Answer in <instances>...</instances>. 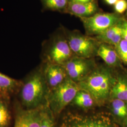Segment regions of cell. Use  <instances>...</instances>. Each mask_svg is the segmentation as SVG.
<instances>
[{"mask_svg":"<svg viewBox=\"0 0 127 127\" xmlns=\"http://www.w3.org/2000/svg\"><path fill=\"white\" fill-rule=\"evenodd\" d=\"M123 124H124V127H127V118L125 119V120L124 121V123H123Z\"/></svg>","mask_w":127,"mask_h":127,"instance_id":"26","label":"cell"},{"mask_svg":"<svg viewBox=\"0 0 127 127\" xmlns=\"http://www.w3.org/2000/svg\"><path fill=\"white\" fill-rule=\"evenodd\" d=\"M80 90L77 83L66 77L59 86L52 90L47 96L49 108L52 113L55 115L60 114L73 101Z\"/></svg>","mask_w":127,"mask_h":127,"instance_id":"4","label":"cell"},{"mask_svg":"<svg viewBox=\"0 0 127 127\" xmlns=\"http://www.w3.org/2000/svg\"><path fill=\"white\" fill-rule=\"evenodd\" d=\"M43 107L22 109L17 114L14 127H41Z\"/></svg>","mask_w":127,"mask_h":127,"instance_id":"9","label":"cell"},{"mask_svg":"<svg viewBox=\"0 0 127 127\" xmlns=\"http://www.w3.org/2000/svg\"><path fill=\"white\" fill-rule=\"evenodd\" d=\"M95 101L90 93L82 90L77 92L73 101L74 104L83 109L91 108L94 105Z\"/></svg>","mask_w":127,"mask_h":127,"instance_id":"16","label":"cell"},{"mask_svg":"<svg viewBox=\"0 0 127 127\" xmlns=\"http://www.w3.org/2000/svg\"><path fill=\"white\" fill-rule=\"evenodd\" d=\"M59 127H117L106 112L91 113L68 112L61 120Z\"/></svg>","mask_w":127,"mask_h":127,"instance_id":"3","label":"cell"},{"mask_svg":"<svg viewBox=\"0 0 127 127\" xmlns=\"http://www.w3.org/2000/svg\"><path fill=\"white\" fill-rule=\"evenodd\" d=\"M46 51L49 63L63 66L74 56L67 38L60 36L55 37Z\"/></svg>","mask_w":127,"mask_h":127,"instance_id":"7","label":"cell"},{"mask_svg":"<svg viewBox=\"0 0 127 127\" xmlns=\"http://www.w3.org/2000/svg\"><path fill=\"white\" fill-rule=\"evenodd\" d=\"M121 22L117 25L109 28L100 34L95 36V39L100 43H104L114 46L117 45L123 39Z\"/></svg>","mask_w":127,"mask_h":127,"instance_id":"12","label":"cell"},{"mask_svg":"<svg viewBox=\"0 0 127 127\" xmlns=\"http://www.w3.org/2000/svg\"><path fill=\"white\" fill-rule=\"evenodd\" d=\"M7 99L1 98L0 100V127H7L10 122V115Z\"/></svg>","mask_w":127,"mask_h":127,"instance_id":"19","label":"cell"},{"mask_svg":"<svg viewBox=\"0 0 127 127\" xmlns=\"http://www.w3.org/2000/svg\"><path fill=\"white\" fill-rule=\"evenodd\" d=\"M121 25L122 29V36L123 39L127 41V20L125 18H123Z\"/></svg>","mask_w":127,"mask_h":127,"instance_id":"23","label":"cell"},{"mask_svg":"<svg viewBox=\"0 0 127 127\" xmlns=\"http://www.w3.org/2000/svg\"><path fill=\"white\" fill-rule=\"evenodd\" d=\"M23 82L0 73V96L8 99L9 95L20 89Z\"/></svg>","mask_w":127,"mask_h":127,"instance_id":"13","label":"cell"},{"mask_svg":"<svg viewBox=\"0 0 127 127\" xmlns=\"http://www.w3.org/2000/svg\"><path fill=\"white\" fill-rule=\"evenodd\" d=\"M97 55L109 66H114L117 64L119 61V57L115 49H114L112 45L106 43H100Z\"/></svg>","mask_w":127,"mask_h":127,"instance_id":"14","label":"cell"},{"mask_svg":"<svg viewBox=\"0 0 127 127\" xmlns=\"http://www.w3.org/2000/svg\"><path fill=\"white\" fill-rule=\"evenodd\" d=\"M110 95L114 98L127 101V80L123 78H119L112 87Z\"/></svg>","mask_w":127,"mask_h":127,"instance_id":"15","label":"cell"},{"mask_svg":"<svg viewBox=\"0 0 127 127\" xmlns=\"http://www.w3.org/2000/svg\"><path fill=\"white\" fill-rule=\"evenodd\" d=\"M105 3L110 5H114L117 1L118 0H104Z\"/></svg>","mask_w":127,"mask_h":127,"instance_id":"24","label":"cell"},{"mask_svg":"<svg viewBox=\"0 0 127 127\" xmlns=\"http://www.w3.org/2000/svg\"><path fill=\"white\" fill-rule=\"evenodd\" d=\"M68 0V1H69V0Z\"/></svg>","mask_w":127,"mask_h":127,"instance_id":"28","label":"cell"},{"mask_svg":"<svg viewBox=\"0 0 127 127\" xmlns=\"http://www.w3.org/2000/svg\"><path fill=\"white\" fill-rule=\"evenodd\" d=\"M115 82L108 69L100 68L92 71L78 84L81 90L90 93L95 102L102 103L110 95Z\"/></svg>","mask_w":127,"mask_h":127,"instance_id":"1","label":"cell"},{"mask_svg":"<svg viewBox=\"0 0 127 127\" xmlns=\"http://www.w3.org/2000/svg\"><path fill=\"white\" fill-rule=\"evenodd\" d=\"M111 109L114 116L124 123L127 117V105L125 101L114 98L111 103Z\"/></svg>","mask_w":127,"mask_h":127,"instance_id":"17","label":"cell"},{"mask_svg":"<svg viewBox=\"0 0 127 127\" xmlns=\"http://www.w3.org/2000/svg\"><path fill=\"white\" fill-rule=\"evenodd\" d=\"M47 9L65 12L68 3L67 0H40Z\"/></svg>","mask_w":127,"mask_h":127,"instance_id":"18","label":"cell"},{"mask_svg":"<svg viewBox=\"0 0 127 127\" xmlns=\"http://www.w3.org/2000/svg\"></svg>","mask_w":127,"mask_h":127,"instance_id":"29","label":"cell"},{"mask_svg":"<svg viewBox=\"0 0 127 127\" xmlns=\"http://www.w3.org/2000/svg\"><path fill=\"white\" fill-rule=\"evenodd\" d=\"M115 47L119 58L127 64V41L123 39Z\"/></svg>","mask_w":127,"mask_h":127,"instance_id":"21","label":"cell"},{"mask_svg":"<svg viewBox=\"0 0 127 127\" xmlns=\"http://www.w3.org/2000/svg\"><path fill=\"white\" fill-rule=\"evenodd\" d=\"M43 74L47 86L51 90L59 86L67 77L62 65L49 62Z\"/></svg>","mask_w":127,"mask_h":127,"instance_id":"11","label":"cell"},{"mask_svg":"<svg viewBox=\"0 0 127 127\" xmlns=\"http://www.w3.org/2000/svg\"><path fill=\"white\" fill-rule=\"evenodd\" d=\"M52 114V112L48 107L43 108L41 127H54Z\"/></svg>","mask_w":127,"mask_h":127,"instance_id":"20","label":"cell"},{"mask_svg":"<svg viewBox=\"0 0 127 127\" xmlns=\"http://www.w3.org/2000/svg\"><path fill=\"white\" fill-rule=\"evenodd\" d=\"M47 87L43 73L38 71L31 74L20 88L19 96L23 106L27 109L41 107Z\"/></svg>","mask_w":127,"mask_h":127,"instance_id":"2","label":"cell"},{"mask_svg":"<svg viewBox=\"0 0 127 127\" xmlns=\"http://www.w3.org/2000/svg\"><path fill=\"white\" fill-rule=\"evenodd\" d=\"M92 63L89 59L73 57L62 66L67 76L76 83L82 81L91 73Z\"/></svg>","mask_w":127,"mask_h":127,"instance_id":"8","label":"cell"},{"mask_svg":"<svg viewBox=\"0 0 127 127\" xmlns=\"http://www.w3.org/2000/svg\"><path fill=\"white\" fill-rule=\"evenodd\" d=\"M93 0H69V2H88Z\"/></svg>","mask_w":127,"mask_h":127,"instance_id":"25","label":"cell"},{"mask_svg":"<svg viewBox=\"0 0 127 127\" xmlns=\"http://www.w3.org/2000/svg\"><path fill=\"white\" fill-rule=\"evenodd\" d=\"M67 40L69 46L76 56L90 59L95 55L100 45V42L95 38L82 34L77 31L68 32Z\"/></svg>","mask_w":127,"mask_h":127,"instance_id":"5","label":"cell"},{"mask_svg":"<svg viewBox=\"0 0 127 127\" xmlns=\"http://www.w3.org/2000/svg\"><path fill=\"white\" fill-rule=\"evenodd\" d=\"M123 18L116 13L98 12L81 20L87 35L96 36L118 24Z\"/></svg>","mask_w":127,"mask_h":127,"instance_id":"6","label":"cell"},{"mask_svg":"<svg viewBox=\"0 0 127 127\" xmlns=\"http://www.w3.org/2000/svg\"><path fill=\"white\" fill-rule=\"evenodd\" d=\"M99 8L95 0L88 2L68 1L65 12L80 18H88L98 12Z\"/></svg>","mask_w":127,"mask_h":127,"instance_id":"10","label":"cell"},{"mask_svg":"<svg viewBox=\"0 0 127 127\" xmlns=\"http://www.w3.org/2000/svg\"><path fill=\"white\" fill-rule=\"evenodd\" d=\"M1 98H2V97H1L0 96V99H1Z\"/></svg>","mask_w":127,"mask_h":127,"instance_id":"27","label":"cell"},{"mask_svg":"<svg viewBox=\"0 0 127 127\" xmlns=\"http://www.w3.org/2000/svg\"><path fill=\"white\" fill-rule=\"evenodd\" d=\"M114 9L116 13L123 14L127 10V2L126 0H118L114 5Z\"/></svg>","mask_w":127,"mask_h":127,"instance_id":"22","label":"cell"}]
</instances>
